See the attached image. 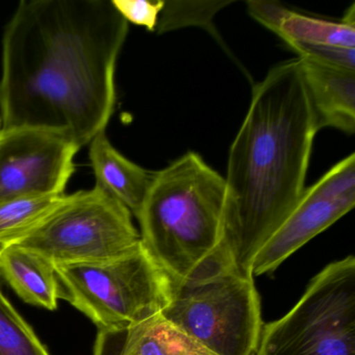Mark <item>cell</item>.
<instances>
[{
    "label": "cell",
    "instance_id": "cell-1",
    "mask_svg": "<svg viewBox=\"0 0 355 355\" xmlns=\"http://www.w3.org/2000/svg\"><path fill=\"white\" fill-rule=\"evenodd\" d=\"M128 24L112 0H22L6 26L0 130L63 135L78 148L105 132Z\"/></svg>",
    "mask_w": 355,
    "mask_h": 355
},
{
    "label": "cell",
    "instance_id": "cell-2",
    "mask_svg": "<svg viewBox=\"0 0 355 355\" xmlns=\"http://www.w3.org/2000/svg\"><path fill=\"white\" fill-rule=\"evenodd\" d=\"M298 59L282 62L253 88L248 113L230 147L223 248L241 271L294 209L317 134Z\"/></svg>",
    "mask_w": 355,
    "mask_h": 355
},
{
    "label": "cell",
    "instance_id": "cell-3",
    "mask_svg": "<svg viewBox=\"0 0 355 355\" xmlns=\"http://www.w3.org/2000/svg\"><path fill=\"white\" fill-rule=\"evenodd\" d=\"M226 184L198 153L151 175L139 211L141 243L174 282L192 278L225 253Z\"/></svg>",
    "mask_w": 355,
    "mask_h": 355
},
{
    "label": "cell",
    "instance_id": "cell-4",
    "mask_svg": "<svg viewBox=\"0 0 355 355\" xmlns=\"http://www.w3.org/2000/svg\"><path fill=\"white\" fill-rule=\"evenodd\" d=\"M162 315L215 355H255L261 338V297L254 276L226 255L192 278L174 282Z\"/></svg>",
    "mask_w": 355,
    "mask_h": 355
},
{
    "label": "cell",
    "instance_id": "cell-5",
    "mask_svg": "<svg viewBox=\"0 0 355 355\" xmlns=\"http://www.w3.org/2000/svg\"><path fill=\"white\" fill-rule=\"evenodd\" d=\"M59 299L98 329L128 327L161 313L173 296V280L143 247L98 263L55 266Z\"/></svg>",
    "mask_w": 355,
    "mask_h": 355
},
{
    "label": "cell",
    "instance_id": "cell-6",
    "mask_svg": "<svg viewBox=\"0 0 355 355\" xmlns=\"http://www.w3.org/2000/svg\"><path fill=\"white\" fill-rule=\"evenodd\" d=\"M255 355H355V257L328 263L288 313L263 324Z\"/></svg>",
    "mask_w": 355,
    "mask_h": 355
},
{
    "label": "cell",
    "instance_id": "cell-7",
    "mask_svg": "<svg viewBox=\"0 0 355 355\" xmlns=\"http://www.w3.org/2000/svg\"><path fill=\"white\" fill-rule=\"evenodd\" d=\"M130 209L95 184L66 194L59 207L17 246L53 266L117 259L141 244Z\"/></svg>",
    "mask_w": 355,
    "mask_h": 355
},
{
    "label": "cell",
    "instance_id": "cell-8",
    "mask_svg": "<svg viewBox=\"0 0 355 355\" xmlns=\"http://www.w3.org/2000/svg\"><path fill=\"white\" fill-rule=\"evenodd\" d=\"M355 205V155L338 162L313 186L257 252L251 266L254 276L273 273L286 259L336 223Z\"/></svg>",
    "mask_w": 355,
    "mask_h": 355
},
{
    "label": "cell",
    "instance_id": "cell-9",
    "mask_svg": "<svg viewBox=\"0 0 355 355\" xmlns=\"http://www.w3.org/2000/svg\"><path fill=\"white\" fill-rule=\"evenodd\" d=\"M78 150L57 132L0 130V200L65 194Z\"/></svg>",
    "mask_w": 355,
    "mask_h": 355
},
{
    "label": "cell",
    "instance_id": "cell-10",
    "mask_svg": "<svg viewBox=\"0 0 355 355\" xmlns=\"http://www.w3.org/2000/svg\"><path fill=\"white\" fill-rule=\"evenodd\" d=\"M93 355H215L162 313L128 327L98 329Z\"/></svg>",
    "mask_w": 355,
    "mask_h": 355
},
{
    "label": "cell",
    "instance_id": "cell-11",
    "mask_svg": "<svg viewBox=\"0 0 355 355\" xmlns=\"http://www.w3.org/2000/svg\"><path fill=\"white\" fill-rule=\"evenodd\" d=\"M318 128L355 132V71L298 58Z\"/></svg>",
    "mask_w": 355,
    "mask_h": 355
},
{
    "label": "cell",
    "instance_id": "cell-12",
    "mask_svg": "<svg viewBox=\"0 0 355 355\" xmlns=\"http://www.w3.org/2000/svg\"><path fill=\"white\" fill-rule=\"evenodd\" d=\"M89 145L96 186L125 205L132 215H138L150 186L151 175L121 155L105 132L97 135Z\"/></svg>",
    "mask_w": 355,
    "mask_h": 355
},
{
    "label": "cell",
    "instance_id": "cell-13",
    "mask_svg": "<svg viewBox=\"0 0 355 355\" xmlns=\"http://www.w3.org/2000/svg\"><path fill=\"white\" fill-rule=\"evenodd\" d=\"M0 272L24 302L49 311L57 309V276L55 266L49 259L34 251L11 245L0 255Z\"/></svg>",
    "mask_w": 355,
    "mask_h": 355
},
{
    "label": "cell",
    "instance_id": "cell-14",
    "mask_svg": "<svg viewBox=\"0 0 355 355\" xmlns=\"http://www.w3.org/2000/svg\"><path fill=\"white\" fill-rule=\"evenodd\" d=\"M65 197L66 193L0 200V253L39 227L61 205Z\"/></svg>",
    "mask_w": 355,
    "mask_h": 355
},
{
    "label": "cell",
    "instance_id": "cell-15",
    "mask_svg": "<svg viewBox=\"0 0 355 355\" xmlns=\"http://www.w3.org/2000/svg\"><path fill=\"white\" fill-rule=\"evenodd\" d=\"M276 35L286 44L305 43L355 49V24L343 19L334 22L309 17L290 10Z\"/></svg>",
    "mask_w": 355,
    "mask_h": 355
},
{
    "label": "cell",
    "instance_id": "cell-16",
    "mask_svg": "<svg viewBox=\"0 0 355 355\" xmlns=\"http://www.w3.org/2000/svg\"><path fill=\"white\" fill-rule=\"evenodd\" d=\"M0 355H49L28 322L0 291Z\"/></svg>",
    "mask_w": 355,
    "mask_h": 355
},
{
    "label": "cell",
    "instance_id": "cell-17",
    "mask_svg": "<svg viewBox=\"0 0 355 355\" xmlns=\"http://www.w3.org/2000/svg\"><path fill=\"white\" fill-rule=\"evenodd\" d=\"M232 3V1H223V0L165 1L155 33L159 35L166 34L180 28H189V26L207 28L211 26L218 12Z\"/></svg>",
    "mask_w": 355,
    "mask_h": 355
},
{
    "label": "cell",
    "instance_id": "cell-18",
    "mask_svg": "<svg viewBox=\"0 0 355 355\" xmlns=\"http://www.w3.org/2000/svg\"><path fill=\"white\" fill-rule=\"evenodd\" d=\"M114 8L128 24L155 33L164 0H112Z\"/></svg>",
    "mask_w": 355,
    "mask_h": 355
},
{
    "label": "cell",
    "instance_id": "cell-19",
    "mask_svg": "<svg viewBox=\"0 0 355 355\" xmlns=\"http://www.w3.org/2000/svg\"><path fill=\"white\" fill-rule=\"evenodd\" d=\"M288 45L298 55V58L355 71V49L305 43H291Z\"/></svg>",
    "mask_w": 355,
    "mask_h": 355
},
{
    "label": "cell",
    "instance_id": "cell-20",
    "mask_svg": "<svg viewBox=\"0 0 355 355\" xmlns=\"http://www.w3.org/2000/svg\"><path fill=\"white\" fill-rule=\"evenodd\" d=\"M247 10L249 15L263 24L268 30L277 33L280 24L284 16L288 13V9L275 1H259V0H250L247 1Z\"/></svg>",
    "mask_w": 355,
    "mask_h": 355
}]
</instances>
